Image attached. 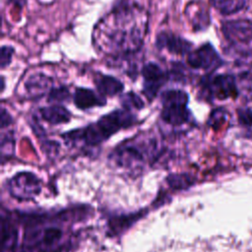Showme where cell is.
Returning a JSON list of instances; mask_svg holds the SVG:
<instances>
[{
    "instance_id": "6da1fadb",
    "label": "cell",
    "mask_w": 252,
    "mask_h": 252,
    "mask_svg": "<svg viewBox=\"0 0 252 252\" xmlns=\"http://www.w3.org/2000/svg\"><path fill=\"white\" fill-rule=\"evenodd\" d=\"M138 121L136 115L127 109H115L103 116L96 122L88 126L76 129L64 134L68 140H84L88 144H98L116 132L124 128H129Z\"/></svg>"
},
{
    "instance_id": "7a4b0ae2",
    "label": "cell",
    "mask_w": 252,
    "mask_h": 252,
    "mask_svg": "<svg viewBox=\"0 0 252 252\" xmlns=\"http://www.w3.org/2000/svg\"><path fill=\"white\" fill-rule=\"evenodd\" d=\"M162 109L160 118L162 121L171 126H182L191 120V112L188 109L189 96L182 90L172 89L161 94Z\"/></svg>"
},
{
    "instance_id": "3957f363",
    "label": "cell",
    "mask_w": 252,
    "mask_h": 252,
    "mask_svg": "<svg viewBox=\"0 0 252 252\" xmlns=\"http://www.w3.org/2000/svg\"><path fill=\"white\" fill-rule=\"evenodd\" d=\"M202 92L206 97L226 99L237 96V87L232 75L220 74L202 79Z\"/></svg>"
},
{
    "instance_id": "277c9868",
    "label": "cell",
    "mask_w": 252,
    "mask_h": 252,
    "mask_svg": "<svg viewBox=\"0 0 252 252\" xmlns=\"http://www.w3.org/2000/svg\"><path fill=\"white\" fill-rule=\"evenodd\" d=\"M141 73L143 77V94L149 100H153L167 79H169V75L155 62L145 64Z\"/></svg>"
},
{
    "instance_id": "5b68a950",
    "label": "cell",
    "mask_w": 252,
    "mask_h": 252,
    "mask_svg": "<svg viewBox=\"0 0 252 252\" xmlns=\"http://www.w3.org/2000/svg\"><path fill=\"white\" fill-rule=\"evenodd\" d=\"M187 63L191 68L214 71L222 61L211 43H205L187 54Z\"/></svg>"
},
{
    "instance_id": "8992f818",
    "label": "cell",
    "mask_w": 252,
    "mask_h": 252,
    "mask_svg": "<svg viewBox=\"0 0 252 252\" xmlns=\"http://www.w3.org/2000/svg\"><path fill=\"white\" fill-rule=\"evenodd\" d=\"M156 45L158 49H165L169 53L181 56L192 51V43L190 41L167 32H162L157 35Z\"/></svg>"
},
{
    "instance_id": "52a82bcc",
    "label": "cell",
    "mask_w": 252,
    "mask_h": 252,
    "mask_svg": "<svg viewBox=\"0 0 252 252\" xmlns=\"http://www.w3.org/2000/svg\"><path fill=\"white\" fill-rule=\"evenodd\" d=\"M222 32L233 43L249 41L252 39V22L247 20L226 22L222 25Z\"/></svg>"
},
{
    "instance_id": "ba28073f",
    "label": "cell",
    "mask_w": 252,
    "mask_h": 252,
    "mask_svg": "<svg viewBox=\"0 0 252 252\" xmlns=\"http://www.w3.org/2000/svg\"><path fill=\"white\" fill-rule=\"evenodd\" d=\"M73 101L76 107L82 110L103 106L106 103L104 96L87 88H77L73 94Z\"/></svg>"
},
{
    "instance_id": "9c48e42d",
    "label": "cell",
    "mask_w": 252,
    "mask_h": 252,
    "mask_svg": "<svg viewBox=\"0 0 252 252\" xmlns=\"http://www.w3.org/2000/svg\"><path fill=\"white\" fill-rule=\"evenodd\" d=\"M39 116L44 121L53 125L68 123L71 119L70 111L60 104H52L39 108Z\"/></svg>"
},
{
    "instance_id": "30bf717a",
    "label": "cell",
    "mask_w": 252,
    "mask_h": 252,
    "mask_svg": "<svg viewBox=\"0 0 252 252\" xmlns=\"http://www.w3.org/2000/svg\"><path fill=\"white\" fill-rule=\"evenodd\" d=\"M94 84L97 93L104 97L114 96L120 94L124 89L123 84L117 78L103 74L95 76Z\"/></svg>"
},
{
    "instance_id": "8fae6325",
    "label": "cell",
    "mask_w": 252,
    "mask_h": 252,
    "mask_svg": "<svg viewBox=\"0 0 252 252\" xmlns=\"http://www.w3.org/2000/svg\"><path fill=\"white\" fill-rule=\"evenodd\" d=\"M51 80L43 74H36L31 76L25 83V88L32 97L43 95L50 87Z\"/></svg>"
},
{
    "instance_id": "7c38bea8",
    "label": "cell",
    "mask_w": 252,
    "mask_h": 252,
    "mask_svg": "<svg viewBox=\"0 0 252 252\" xmlns=\"http://www.w3.org/2000/svg\"><path fill=\"white\" fill-rule=\"evenodd\" d=\"M212 5L222 15H231L244 8L246 0H211Z\"/></svg>"
},
{
    "instance_id": "4fadbf2b",
    "label": "cell",
    "mask_w": 252,
    "mask_h": 252,
    "mask_svg": "<svg viewBox=\"0 0 252 252\" xmlns=\"http://www.w3.org/2000/svg\"><path fill=\"white\" fill-rule=\"evenodd\" d=\"M120 103L124 109L133 111L141 110L144 107L143 99L135 93L128 92L120 96Z\"/></svg>"
},
{
    "instance_id": "5bb4252c",
    "label": "cell",
    "mask_w": 252,
    "mask_h": 252,
    "mask_svg": "<svg viewBox=\"0 0 252 252\" xmlns=\"http://www.w3.org/2000/svg\"><path fill=\"white\" fill-rule=\"evenodd\" d=\"M70 97V92L67 87L60 86L56 88H52L48 94V101L49 102H63L67 101Z\"/></svg>"
},
{
    "instance_id": "9a60e30c",
    "label": "cell",
    "mask_w": 252,
    "mask_h": 252,
    "mask_svg": "<svg viewBox=\"0 0 252 252\" xmlns=\"http://www.w3.org/2000/svg\"><path fill=\"white\" fill-rule=\"evenodd\" d=\"M225 117H226V111L223 108H217L214 111H212L210 118L208 120V124L211 127L219 128L224 123Z\"/></svg>"
},
{
    "instance_id": "2e32d148",
    "label": "cell",
    "mask_w": 252,
    "mask_h": 252,
    "mask_svg": "<svg viewBox=\"0 0 252 252\" xmlns=\"http://www.w3.org/2000/svg\"><path fill=\"white\" fill-rule=\"evenodd\" d=\"M14 54V48L9 45H3L0 50V67L5 68L9 66L12 62V57Z\"/></svg>"
},
{
    "instance_id": "e0dca14e",
    "label": "cell",
    "mask_w": 252,
    "mask_h": 252,
    "mask_svg": "<svg viewBox=\"0 0 252 252\" xmlns=\"http://www.w3.org/2000/svg\"><path fill=\"white\" fill-rule=\"evenodd\" d=\"M238 120L242 125L251 126L252 125V110L249 108L238 109L237 110Z\"/></svg>"
},
{
    "instance_id": "ac0fdd59",
    "label": "cell",
    "mask_w": 252,
    "mask_h": 252,
    "mask_svg": "<svg viewBox=\"0 0 252 252\" xmlns=\"http://www.w3.org/2000/svg\"><path fill=\"white\" fill-rule=\"evenodd\" d=\"M0 121H1V129H4L5 127H8L13 123V117L11 114L2 106L1 107V116H0Z\"/></svg>"
},
{
    "instance_id": "d6986e66",
    "label": "cell",
    "mask_w": 252,
    "mask_h": 252,
    "mask_svg": "<svg viewBox=\"0 0 252 252\" xmlns=\"http://www.w3.org/2000/svg\"><path fill=\"white\" fill-rule=\"evenodd\" d=\"M8 1L11 2V3H13V4H15V5H17L19 8L24 7L25 4H26V2H27V0H8Z\"/></svg>"
},
{
    "instance_id": "ffe728a7",
    "label": "cell",
    "mask_w": 252,
    "mask_h": 252,
    "mask_svg": "<svg viewBox=\"0 0 252 252\" xmlns=\"http://www.w3.org/2000/svg\"><path fill=\"white\" fill-rule=\"evenodd\" d=\"M1 85H2V87H1V92H3V91H4V87H5V81H4V78H3V77L1 78Z\"/></svg>"
}]
</instances>
